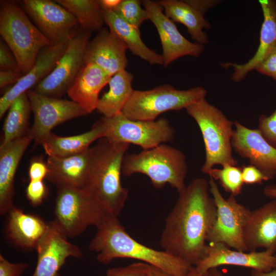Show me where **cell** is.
I'll use <instances>...</instances> for the list:
<instances>
[{
  "mask_svg": "<svg viewBox=\"0 0 276 276\" xmlns=\"http://www.w3.org/2000/svg\"><path fill=\"white\" fill-rule=\"evenodd\" d=\"M258 129L265 139L276 148V108L269 116H260Z\"/></svg>",
  "mask_w": 276,
  "mask_h": 276,
  "instance_id": "cell-35",
  "label": "cell"
},
{
  "mask_svg": "<svg viewBox=\"0 0 276 276\" xmlns=\"http://www.w3.org/2000/svg\"><path fill=\"white\" fill-rule=\"evenodd\" d=\"M0 69L1 71H20L13 53L2 39L0 42Z\"/></svg>",
  "mask_w": 276,
  "mask_h": 276,
  "instance_id": "cell-37",
  "label": "cell"
},
{
  "mask_svg": "<svg viewBox=\"0 0 276 276\" xmlns=\"http://www.w3.org/2000/svg\"><path fill=\"white\" fill-rule=\"evenodd\" d=\"M232 139L233 150L250 165L259 169L269 180L276 175V148L263 136L258 129L246 127L237 121Z\"/></svg>",
  "mask_w": 276,
  "mask_h": 276,
  "instance_id": "cell-16",
  "label": "cell"
},
{
  "mask_svg": "<svg viewBox=\"0 0 276 276\" xmlns=\"http://www.w3.org/2000/svg\"><path fill=\"white\" fill-rule=\"evenodd\" d=\"M248 251L263 248L269 253L276 252V198L251 211L244 231Z\"/></svg>",
  "mask_w": 276,
  "mask_h": 276,
  "instance_id": "cell-20",
  "label": "cell"
},
{
  "mask_svg": "<svg viewBox=\"0 0 276 276\" xmlns=\"http://www.w3.org/2000/svg\"><path fill=\"white\" fill-rule=\"evenodd\" d=\"M187 3L204 16L210 8L214 7L220 1L216 0H185Z\"/></svg>",
  "mask_w": 276,
  "mask_h": 276,
  "instance_id": "cell-43",
  "label": "cell"
},
{
  "mask_svg": "<svg viewBox=\"0 0 276 276\" xmlns=\"http://www.w3.org/2000/svg\"><path fill=\"white\" fill-rule=\"evenodd\" d=\"M208 175L215 180H218L224 190L231 195L235 197L241 193L244 185L242 168L226 165L221 169L212 168Z\"/></svg>",
  "mask_w": 276,
  "mask_h": 276,
  "instance_id": "cell-32",
  "label": "cell"
},
{
  "mask_svg": "<svg viewBox=\"0 0 276 276\" xmlns=\"http://www.w3.org/2000/svg\"><path fill=\"white\" fill-rule=\"evenodd\" d=\"M246 252L231 249L221 243L209 244L205 257L194 267L200 273L222 265L244 267L262 272H268L275 268L274 255L266 250Z\"/></svg>",
  "mask_w": 276,
  "mask_h": 276,
  "instance_id": "cell-17",
  "label": "cell"
},
{
  "mask_svg": "<svg viewBox=\"0 0 276 276\" xmlns=\"http://www.w3.org/2000/svg\"><path fill=\"white\" fill-rule=\"evenodd\" d=\"M47 189L43 180H30L26 188V196L34 206L40 204L44 199Z\"/></svg>",
  "mask_w": 276,
  "mask_h": 276,
  "instance_id": "cell-36",
  "label": "cell"
},
{
  "mask_svg": "<svg viewBox=\"0 0 276 276\" xmlns=\"http://www.w3.org/2000/svg\"><path fill=\"white\" fill-rule=\"evenodd\" d=\"M29 265L26 263H13L0 254V276H21Z\"/></svg>",
  "mask_w": 276,
  "mask_h": 276,
  "instance_id": "cell-38",
  "label": "cell"
},
{
  "mask_svg": "<svg viewBox=\"0 0 276 276\" xmlns=\"http://www.w3.org/2000/svg\"><path fill=\"white\" fill-rule=\"evenodd\" d=\"M150 265L139 262L125 267L110 268L106 271V276H150Z\"/></svg>",
  "mask_w": 276,
  "mask_h": 276,
  "instance_id": "cell-34",
  "label": "cell"
},
{
  "mask_svg": "<svg viewBox=\"0 0 276 276\" xmlns=\"http://www.w3.org/2000/svg\"><path fill=\"white\" fill-rule=\"evenodd\" d=\"M23 75L20 71H0V87H4L18 82Z\"/></svg>",
  "mask_w": 276,
  "mask_h": 276,
  "instance_id": "cell-42",
  "label": "cell"
},
{
  "mask_svg": "<svg viewBox=\"0 0 276 276\" xmlns=\"http://www.w3.org/2000/svg\"><path fill=\"white\" fill-rule=\"evenodd\" d=\"M102 9L109 30L121 40L133 55L150 64L163 65L162 55L145 44L141 37L139 28L125 21L112 10Z\"/></svg>",
  "mask_w": 276,
  "mask_h": 276,
  "instance_id": "cell-27",
  "label": "cell"
},
{
  "mask_svg": "<svg viewBox=\"0 0 276 276\" xmlns=\"http://www.w3.org/2000/svg\"><path fill=\"white\" fill-rule=\"evenodd\" d=\"M33 140L29 132L25 135L0 147V214L8 213L14 206V178L19 162Z\"/></svg>",
  "mask_w": 276,
  "mask_h": 276,
  "instance_id": "cell-22",
  "label": "cell"
},
{
  "mask_svg": "<svg viewBox=\"0 0 276 276\" xmlns=\"http://www.w3.org/2000/svg\"><path fill=\"white\" fill-rule=\"evenodd\" d=\"M133 79V75L126 70L112 76L108 83L109 90L99 100L97 111L106 118L121 113L134 91Z\"/></svg>",
  "mask_w": 276,
  "mask_h": 276,
  "instance_id": "cell-29",
  "label": "cell"
},
{
  "mask_svg": "<svg viewBox=\"0 0 276 276\" xmlns=\"http://www.w3.org/2000/svg\"><path fill=\"white\" fill-rule=\"evenodd\" d=\"M3 126L4 137L1 147L26 135L29 117L32 111L26 93L17 97L8 109Z\"/></svg>",
  "mask_w": 276,
  "mask_h": 276,
  "instance_id": "cell-30",
  "label": "cell"
},
{
  "mask_svg": "<svg viewBox=\"0 0 276 276\" xmlns=\"http://www.w3.org/2000/svg\"><path fill=\"white\" fill-rule=\"evenodd\" d=\"M54 214L67 238L78 236L90 225L97 227L110 214L86 189L66 186L57 187Z\"/></svg>",
  "mask_w": 276,
  "mask_h": 276,
  "instance_id": "cell-8",
  "label": "cell"
},
{
  "mask_svg": "<svg viewBox=\"0 0 276 276\" xmlns=\"http://www.w3.org/2000/svg\"><path fill=\"white\" fill-rule=\"evenodd\" d=\"M78 20L80 28L91 33L99 32L105 22L103 10L96 0L55 1Z\"/></svg>",
  "mask_w": 276,
  "mask_h": 276,
  "instance_id": "cell-31",
  "label": "cell"
},
{
  "mask_svg": "<svg viewBox=\"0 0 276 276\" xmlns=\"http://www.w3.org/2000/svg\"><path fill=\"white\" fill-rule=\"evenodd\" d=\"M106 125L102 117L88 131L78 135L61 136L51 133L41 144L49 156L66 157L81 153L94 141L105 136Z\"/></svg>",
  "mask_w": 276,
  "mask_h": 276,
  "instance_id": "cell-26",
  "label": "cell"
},
{
  "mask_svg": "<svg viewBox=\"0 0 276 276\" xmlns=\"http://www.w3.org/2000/svg\"><path fill=\"white\" fill-rule=\"evenodd\" d=\"M249 276H276V268L268 272H262L251 270Z\"/></svg>",
  "mask_w": 276,
  "mask_h": 276,
  "instance_id": "cell-47",
  "label": "cell"
},
{
  "mask_svg": "<svg viewBox=\"0 0 276 276\" xmlns=\"http://www.w3.org/2000/svg\"><path fill=\"white\" fill-rule=\"evenodd\" d=\"M34 122L30 132L36 144H40L56 126L87 113L72 100L47 96L32 89L28 90Z\"/></svg>",
  "mask_w": 276,
  "mask_h": 276,
  "instance_id": "cell-12",
  "label": "cell"
},
{
  "mask_svg": "<svg viewBox=\"0 0 276 276\" xmlns=\"http://www.w3.org/2000/svg\"><path fill=\"white\" fill-rule=\"evenodd\" d=\"M91 33L80 28L73 32L64 52L54 69L31 89L57 98L67 93L84 65V54Z\"/></svg>",
  "mask_w": 276,
  "mask_h": 276,
  "instance_id": "cell-11",
  "label": "cell"
},
{
  "mask_svg": "<svg viewBox=\"0 0 276 276\" xmlns=\"http://www.w3.org/2000/svg\"><path fill=\"white\" fill-rule=\"evenodd\" d=\"M186 276H209L208 272L204 273L198 272L194 266H192Z\"/></svg>",
  "mask_w": 276,
  "mask_h": 276,
  "instance_id": "cell-48",
  "label": "cell"
},
{
  "mask_svg": "<svg viewBox=\"0 0 276 276\" xmlns=\"http://www.w3.org/2000/svg\"><path fill=\"white\" fill-rule=\"evenodd\" d=\"M209 276H224L222 273L218 270L217 268H212L208 271Z\"/></svg>",
  "mask_w": 276,
  "mask_h": 276,
  "instance_id": "cell-49",
  "label": "cell"
},
{
  "mask_svg": "<svg viewBox=\"0 0 276 276\" xmlns=\"http://www.w3.org/2000/svg\"><path fill=\"white\" fill-rule=\"evenodd\" d=\"M103 117L106 125L105 137L114 142L133 144L143 150L172 142L175 135V129L165 118L133 120L122 112L110 118Z\"/></svg>",
  "mask_w": 276,
  "mask_h": 276,
  "instance_id": "cell-10",
  "label": "cell"
},
{
  "mask_svg": "<svg viewBox=\"0 0 276 276\" xmlns=\"http://www.w3.org/2000/svg\"><path fill=\"white\" fill-rule=\"evenodd\" d=\"M96 227L88 248L97 253V259L100 263L108 264L117 258L133 259L160 268L173 276H186L193 266L163 250L139 242L126 231L118 217L108 214Z\"/></svg>",
  "mask_w": 276,
  "mask_h": 276,
  "instance_id": "cell-2",
  "label": "cell"
},
{
  "mask_svg": "<svg viewBox=\"0 0 276 276\" xmlns=\"http://www.w3.org/2000/svg\"><path fill=\"white\" fill-rule=\"evenodd\" d=\"M121 0H99V3L103 9L113 10Z\"/></svg>",
  "mask_w": 276,
  "mask_h": 276,
  "instance_id": "cell-44",
  "label": "cell"
},
{
  "mask_svg": "<svg viewBox=\"0 0 276 276\" xmlns=\"http://www.w3.org/2000/svg\"><path fill=\"white\" fill-rule=\"evenodd\" d=\"M163 9L165 14L174 22L183 25L195 42L204 45L209 42L204 29L211 26L204 15L198 12L185 0H159L156 1Z\"/></svg>",
  "mask_w": 276,
  "mask_h": 276,
  "instance_id": "cell-28",
  "label": "cell"
},
{
  "mask_svg": "<svg viewBox=\"0 0 276 276\" xmlns=\"http://www.w3.org/2000/svg\"><path fill=\"white\" fill-rule=\"evenodd\" d=\"M129 144L111 141L104 137L91 147L92 157L85 188L101 204L106 211L118 217L128 196L122 186V165Z\"/></svg>",
  "mask_w": 276,
  "mask_h": 276,
  "instance_id": "cell-3",
  "label": "cell"
},
{
  "mask_svg": "<svg viewBox=\"0 0 276 276\" xmlns=\"http://www.w3.org/2000/svg\"><path fill=\"white\" fill-rule=\"evenodd\" d=\"M91 157V147L69 156H49L47 161L49 172L46 178L57 187L66 186L85 189Z\"/></svg>",
  "mask_w": 276,
  "mask_h": 276,
  "instance_id": "cell-21",
  "label": "cell"
},
{
  "mask_svg": "<svg viewBox=\"0 0 276 276\" xmlns=\"http://www.w3.org/2000/svg\"><path fill=\"white\" fill-rule=\"evenodd\" d=\"M256 70L276 80V48L259 65Z\"/></svg>",
  "mask_w": 276,
  "mask_h": 276,
  "instance_id": "cell-40",
  "label": "cell"
},
{
  "mask_svg": "<svg viewBox=\"0 0 276 276\" xmlns=\"http://www.w3.org/2000/svg\"><path fill=\"white\" fill-rule=\"evenodd\" d=\"M49 172L47 163L41 160H34L30 164L29 169L30 180H43Z\"/></svg>",
  "mask_w": 276,
  "mask_h": 276,
  "instance_id": "cell-41",
  "label": "cell"
},
{
  "mask_svg": "<svg viewBox=\"0 0 276 276\" xmlns=\"http://www.w3.org/2000/svg\"><path fill=\"white\" fill-rule=\"evenodd\" d=\"M48 224L47 232L35 248L38 258L32 276H60L59 270L66 259L83 256L78 246L68 241L55 219Z\"/></svg>",
  "mask_w": 276,
  "mask_h": 276,
  "instance_id": "cell-15",
  "label": "cell"
},
{
  "mask_svg": "<svg viewBox=\"0 0 276 276\" xmlns=\"http://www.w3.org/2000/svg\"><path fill=\"white\" fill-rule=\"evenodd\" d=\"M242 176L244 184H262L268 178L257 168L249 165L242 168Z\"/></svg>",
  "mask_w": 276,
  "mask_h": 276,
  "instance_id": "cell-39",
  "label": "cell"
},
{
  "mask_svg": "<svg viewBox=\"0 0 276 276\" xmlns=\"http://www.w3.org/2000/svg\"><path fill=\"white\" fill-rule=\"evenodd\" d=\"M22 3L28 16L52 45L68 39L79 25L77 19L55 1L24 0Z\"/></svg>",
  "mask_w": 276,
  "mask_h": 276,
  "instance_id": "cell-14",
  "label": "cell"
},
{
  "mask_svg": "<svg viewBox=\"0 0 276 276\" xmlns=\"http://www.w3.org/2000/svg\"><path fill=\"white\" fill-rule=\"evenodd\" d=\"M209 183L217 207V217L208 235V242L221 243L236 250L248 251L244 231L251 211L239 203L233 195L224 198L214 179L211 178Z\"/></svg>",
  "mask_w": 276,
  "mask_h": 276,
  "instance_id": "cell-9",
  "label": "cell"
},
{
  "mask_svg": "<svg viewBox=\"0 0 276 276\" xmlns=\"http://www.w3.org/2000/svg\"><path fill=\"white\" fill-rule=\"evenodd\" d=\"M141 4L139 0H121L112 11L128 24L139 28L145 21L150 20L148 12Z\"/></svg>",
  "mask_w": 276,
  "mask_h": 276,
  "instance_id": "cell-33",
  "label": "cell"
},
{
  "mask_svg": "<svg viewBox=\"0 0 276 276\" xmlns=\"http://www.w3.org/2000/svg\"><path fill=\"white\" fill-rule=\"evenodd\" d=\"M260 4L263 15L260 42L255 54L249 60L242 64L233 62L221 63L224 68L232 67L234 72L232 80L238 82L243 80L246 75L252 70H256L259 65L276 48V33L273 1L260 0Z\"/></svg>",
  "mask_w": 276,
  "mask_h": 276,
  "instance_id": "cell-23",
  "label": "cell"
},
{
  "mask_svg": "<svg viewBox=\"0 0 276 276\" xmlns=\"http://www.w3.org/2000/svg\"><path fill=\"white\" fill-rule=\"evenodd\" d=\"M150 276H173L160 268L151 265Z\"/></svg>",
  "mask_w": 276,
  "mask_h": 276,
  "instance_id": "cell-46",
  "label": "cell"
},
{
  "mask_svg": "<svg viewBox=\"0 0 276 276\" xmlns=\"http://www.w3.org/2000/svg\"><path fill=\"white\" fill-rule=\"evenodd\" d=\"M178 193L165 220L159 245L163 250L195 266L206 256L217 207L204 178L194 179Z\"/></svg>",
  "mask_w": 276,
  "mask_h": 276,
  "instance_id": "cell-1",
  "label": "cell"
},
{
  "mask_svg": "<svg viewBox=\"0 0 276 276\" xmlns=\"http://www.w3.org/2000/svg\"><path fill=\"white\" fill-rule=\"evenodd\" d=\"M275 258V268H276V255H274Z\"/></svg>",
  "mask_w": 276,
  "mask_h": 276,
  "instance_id": "cell-51",
  "label": "cell"
},
{
  "mask_svg": "<svg viewBox=\"0 0 276 276\" xmlns=\"http://www.w3.org/2000/svg\"><path fill=\"white\" fill-rule=\"evenodd\" d=\"M70 37L62 42L44 48L31 70L3 95L0 99L1 119L17 97L32 89L49 75L64 52Z\"/></svg>",
  "mask_w": 276,
  "mask_h": 276,
  "instance_id": "cell-19",
  "label": "cell"
},
{
  "mask_svg": "<svg viewBox=\"0 0 276 276\" xmlns=\"http://www.w3.org/2000/svg\"><path fill=\"white\" fill-rule=\"evenodd\" d=\"M142 4L158 33L165 67L179 58L185 56L197 57L204 51V45L190 41L180 33L175 22L166 16L156 1L144 0Z\"/></svg>",
  "mask_w": 276,
  "mask_h": 276,
  "instance_id": "cell-13",
  "label": "cell"
},
{
  "mask_svg": "<svg viewBox=\"0 0 276 276\" xmlns=\"http://www.w3.org/2000/svg\"><path fill=\"white\" fill-rule=\"evenodd\" d=\"M111 77L95 64H84L67 93L87 114L91 113L96 109L99 93Z\"/></svg>",
  "mask_w": 276,
  "mask_h": 276,
  "instance_id": "cell-24",
  "label": "cell"
},
{
  "mask_svg": "<svg viewBox=\"0 0 276 276\" xmlns=\"http://www.w3.org/2000/svg\"><path fill=\"white\" fill-rule=\"evenodd\" d=\"M0 34L13 53L23 76L33 67L39 53L52 45L22 9L12 1L1 2Z\"/></svg>",
  "mask_w": 276,
  "mask_h": 276,
  "instance_id": "cell-6",
  "label": "cell"
},
{
  "mask_svg": "<svg viewBox=\"0 0 276 276\" xmlns=\"http://www.w3.org/2000/svg\"><path fill=\"white\" fill-rule=\"evenodd\" d=\"M126 45L106 28H102L89 40L84 54V64H94L110 77L126 70L128 65Z\"/></svg>",
  "mask_w": 276,
  "mask_h": 276,
  "instance_id": "cell-18",
  "label": "cell"
},
{
  "mask_svg": "<svg viewBox=\"0 0 276 276\" xmlns=\"http://www.w3.org/2000/svg\"><path fill=\"white\" fill-rule=\"evenodd\" d=\"M185 109L197 124L202 136L205 158L201 171L208 174L216 165L237 166L232 146L234 122L205 98L191 104Z\"/></svg>",
  "mask_w": 276,
  "mask_h": 276,
  "instance_id": "cell-4",
  "label": "cell"
},
{
  "mask_svg": "<svg viewBox=\"0 0 276 276\" xmlns=\"http://www.w3.org/2000/svg\"><path fill=\"white\" fill-rule=\"evenodd\" d=\"M264 195L271 198H276V186L271 185L266 187L263 190Z\"/></svg>",
  "mask_w": 276,
  "mask_h": 276,
  "instance_id": "cell-45",
  "label": "cell"
},
{
  "mask_svg": "<svg viewBox=\"0 0 276 276\" xmlns=\"http://www.w3.org/2000/svg\"><path fill=\"white\" fill-rule=\"evenodd\" d=\"M273 8L275 21V28L276 33V1H273Z\"/></svg>",
  "mask_w": 276,
  "mask_h": 276,
  "instance_id": "cell-50",
  "label": "cell"
},
{
  "mask_svg": "<svg viewBox=\"0 0 276 276\" xmlns=\"http://www.w3.org/2000/svg\"><path fill=\"white\" fill-rule=\"evenodd\" d=\"M206 93L202 86L178 90L168 84L147 90H134L122 113L131 120H155L164 112L186 108L205 98Z\"/></svg>",
  "mask_w": 276,
  "mask_h": 276,
  "instance_id": "cell-7",
  "label": "cell"
},
{
  "mask_svg": "<svg viewBox=\"0 0 276 276\" xmlns=\"http://www.w3.org/2000/svg\"><path fill=\"white\" fill-rule=\"evenodd\" d=\"M7 233L17 246L35 249L48 229V224L39 217L25 213L15 206L8 212Z\"/></svg>",
  "mask_w": 276,
  "mask_h": 276,
  "instance_id": "cell-25",
  "label": "cell"
},
{
  "mask_svg": "<svg viewBox=\"0 0 276 276\" xmlns=\"http://www.w3.org/2000/svg\"><path fill=\"white\" fill-rule=\"evenodd\" d=\"M188 170L184 153L163 144L137 153H126L122 172L125 176L143 174L150 178L154 188L160 189L168 183L179 192L186 186Z\"/></svg>",
  "mask_w": 276,
  "mask_h": 276,
  "instance_id": "cell-5",
  "label": "cell"
}]
</instances>
